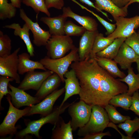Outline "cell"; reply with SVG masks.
<instances>
[{
	"label": "cell",
	"mask_w": 139,
	"mask_h": 139,
	"mask_svg": "<svg viewBox=\"0 0 139 139\" xmlns=\"http://www.w3.org/2000/svg\"><path fill=\"white\" fill-rule=\"evenodd\" d=\"M88 12H90L95 16L99 22L103 26L106 30V35L108 36L112 33L116 28L115 24H112L107 21L98 15L94 13L93 11L88 9L84 7V9Z\"/></svg>",
	"instance_id": "obj_37"
},
{
	"label": "cell",
	"mask_w": 139,
	"mask_h": 139,
	"mask_svg": "<svg viewBox=\"0 0 139 139\" xmlns=\"http://www.w3.org/2000/svg\"><path fill=\"white\" fill-rule=\"evenodd\" d=\"M136 62L137 63V69L139 74V57L137 59Z\"/></svg>",
	"instance_id": "obj_46"
},
{
	"label": "cell",
	"mask_w": 139,
	"mask_h": 139,
	"mask_svg": "<svg viewBox=\"0 0 139 139\" xmlns=\"http://www.w3.org/2000/svg\"><path fill=\"white\" fill-rule=\"evenodd\" d=\"M61 82L62 80L59 76L54 73L44 81L35 96L41 101L56 90Z\"/></svg>",
	"instance_id": "obj_18"
},
{
	"label": "cell",
	"mask_w": 139,
	"mask_h": 139,
	"mask_svg": "<svg viewBox=\"0 0 139 139\" xmlns=\"http://www.w3.org/2000/svg\"><path fill=\"white\" fill-rule=\"evenodd\" d=\"M118 127L124 130L127 136L132 137L133 133L139 129V118L136 117L133 120H126Z\"/></svg>",
	"instance_id": "obj_32"
},
{
	"label": "cell",
	"mask_w": 139,
	"mask_h": 139,
	"mask_svg": "<svg viewBox=\"0 0 139 139\" xmlns=\"http://www.w3.org/2000/svg\"><path fill=\"white\" fill-rule=\"evenodd\" d=\"M98 30L90 31L86 30L80 40L78 53L79 60H83L90 56Z\"/></svg>",
	"instance_id": "obj_17"
},
{
	"label": "cell",
	"mask_w": 139,
	"mask_h": 139,
	"mask_svg": "<svg viewBox=\"0 0 139 139\" xmlns=\"http://www.w3.org/2000/svg\"><path fill=\"white\" fill-rule=\"evenodd\" d=\"M4 28L14 30V34L19 36L24 42L26 46L28 52L31 57L34 55V48L30 37V29L28 25L25 23L21 28L19 24L13 23L10 25H6L3 27Z\"/></svg>",
	"instance_id": "obj_20"
},
{
	"label": "cell",
	"mask_w": 139,
	"mask_h": 139,
	"mask_svg": "<svg viewBox=\"0 0 139 139\" xmlns=\"http://www.w3.org/2000/svg\"><path fill=\"white\" fill-rule=\"evenodd\" d=\"M65 92L64 87L55 90L42 101L30 107V109L26 116L38 114L44 117L49 114L53 111V106L56 100Z\"/></svg>",
	"instance_id": "obj_10"
},
{
	"label": "cell",
	"mask_w": 139,
	"mask_h": 139,
	"mask_svg": "<svg viewBox=\"0 0 139 139\" xmlns=\"http://www.w3.org/2000/svg\"><path fill=\"white\" fill-rule=\"evenodd\" d=\"M94 5L97 8V11L102 13L109 20L106 13L102 11L104 10L110 14L114 20L119 17H125L128 15V7L119 8L116 6L110 0H95Z\"/></svg>",
	"instance_id": "obj_15"
},
{
	"label": "cell",
	"mask_w": 139,
	"mask_h": 139,
	"mask_svg": "<svg viewBox=\"0 0 139 139\" xmlns=\"http://www.w3.org/2000/svg\"><path fill=\"white\" fill-rule=\"evenodd\" d=\"M14 80V79L9 76H0V106L1 108V102L4 96L9 94L8 87L9 82Z\"/></svg>",
	"instance_id": "obj_35"
},
{
	"label": "cell",
	"mask_w": 139,
	"mask_h": 139,
	"mask_svg": "<svg viewBox=\"0 0 139 139\" xmlns=\"http://www.w3.org/2000/svg\"><path fill=\"white\" fill-rule=\"evenodd\" d=\"M54 73L49 70L28 72L18 88L24 91L30 89L38 91L44 81Z\"/></svg>",
	"instance_id": "obj_12"
},
{
	"label": "cell",
	"mask_w": 139,
	"mask_h": 139,
	"mask_svg": "<svg viewBox=\"0 0 139 139\" xmlns=\"http://www.w3.org/2000/svg\"><path fill=\"white\" fill-rule=\"evenodd\" d=\"M132 102V96L127 93L119 94L113 97L109 103L114 107H121L126 110H129Z\"/></svg>",
	"instance_id": "obj_28"
},
{
	"label": "cell",
	"mask_w": 139,
	"mask_h": 139,
	"mask_svg": "<svg viewBox=\"0 0 139 139\" xmlns=\"http://www.w3.org/2000/svg\"><path fill=\"white\" fill-rule=\"evenodd\" d=\"M114 39L108 37H105L103 34L98 33L95 38L90 56L94 58L97 53L106 48Z\"/></svg>",
	"instance_id": "obj_27"
},
{
	"label": "cell",
	"mask_w": 139,
	"mask_h": 139,
	"mask_svg": "<svg viewBox=\"0 0 139 139\" xmlns=\"http://www.w3.org/2000/svg\"><path fill=\"white\" fill-rule=\"evenodd\" d=\"M70 66L79 80L80 100L91 106L104 108L113 97L128 91L126 84L102 68L93 58L73 62Z\"/></svg>",
	"instance_id": "obj_1"
},
{
	"label": "cell",
	"mask_w": 139,
	"mask_h": 139,
	"mask_svg": "<svg viewBox=\"0 0 139 139\" xmlns=\"http://www.w3.org/2000/svg\"><path fill=\"white\" fill-rule=\"evenodd\" d=\"M72 102L68 107V113L71 118V124L73 131L82 127L88 122L92 112V106L83 101Z\"/></svg>",
	"instance_id": "obj_7"
},
{
	"label": "cell",
	"mask_w": 139,
	"mask_h": 139,
	"mask_svg": "<svg viewBox=\"0 0 139 139\" xmlns=\"http://www.w3.org/2000/svg\"><path fill=\"white\" fill-rule=\"evenodd\" d=\"M124 42L139 55V32H137L135 31L126 38Z\"/></svg>",
	"instance_id": "obj_36"
},
{
	"label": "cell",
	"mask_w": 139,
	"mask_h": 139,
	"mask_svg": "<svg viewBox=\"0 0 139 139\" xmlns=\"http://www.w3.org/2000/svg\"><path fill=\"white\" fill-rule=\"evenodd\" d=\"M16 8L7 0H0V19L4 20L14 17L16 14Z\"/></svg>",
	"instance_id": "obj_29"
},
{
	"label": "cell",
	"mask_w": 139,
	"mask_h": 139,
	"mask_svg": "<svg viewBox=\"0 0 139 139\" xmlns=\"http://www.w3.org/2000/svg\"><path fill=\"white\" fill-rule=\"evenodd\" d=\"M72 131L71 120L66 123L60 116L52 130L51 138L52 139H73Z\"/></svg>",
	"instance_id": "obj_23"
},
{
	"label": "cell",
	"mask_w": 139,
	"mask_h": 139,
	"mask_svg": "<svg viewBox=\"0 0 139 139\" xmlns=\"http://www.w3.org/2000/svg\"><path fill=\"white\" fill-rule=\"evenodd\" d=\"M111 127L112 128L116 131H118L119 133L120 134L121 136V139H135V138L133 137H131L128 136H125L122 133H121L118 130V129L116 125H115L114 123L112 122H109V123L107 127Z\"/></svg>",
	"instance_id": "obj_42"
},
{
	"label": "cell",
	"mask_w": 139,
	"mask_h": 139,
	"mask_svg": "<svg viewBox=\"0 0 139 139\" xmlns=\"http://www.w3.org/2000/svg\"><path fill=\"white\" fill-rule=\"evenodd\" d=\"M83 3H85L89 6L95 8L97 10V8L95 7L94 3L89 0H80Z\"/></svg>",
	"instance_id": "obj_44"
},
{
	"label": "cell",
	"mask_w": 139,
	"mask_h": 139,
	"mask_svg": "<svg viewBox=\"0 0 139 139\" xmlns=\"http://www.w3.org/2000/svg\"><path fill=\"white\" fill-rule=\"evenodd\" d=\"M138 32H139V31Z\"/></svg>",
	"instance_id": "obj_48"
},
{
	"label": "cell",
	"mask_w": 139,
	"mask_h": 139,
	"mask_svg": "<svg viewBox=\"0 0 139 139\" xmlns=\"http://www.w3.org/2000/svg\"><path fill=\"white\" fill-rule=\"evenodd\" d=\"M67 18L62 14L53 17H42L40 20L48 26L51 36H63L65 34L64 28Z\"/></svg>",
	"instance_id": "obj_19"
},
{
	"label": "cell",
	"mask_w": 139,
	"mask_h": 139,
	"mask_svg": "<svg viewBox=\"0 0 139 139\" xmlns=\"http://www.w3.org/2000/svg\"><path fill=\"white\" fill-rule=\"evenodd\" d=\"M128 70L127 75L124 78L119 79L127 84L128 89L126 93L128 95L131 96L139 89V74H135L131 67Z\"/></svg>",
	"instance_id": "obj_26"
},
{
	"label": "cell",
	"mask_w": 139,
	"mask_h": 139,
	"mask_svg": "<svg viewBox=\"0 0 139 139\" xmlns=\"http://www.w3.org/2000/svg\"><path fill=\"white\" fill-rule=\"evenodd\" d=\"M20 49L19 47L9 56L5 57H0V75L12 77L18 84L20 83V78L18 71V54Z\"/></svg>",
	"instance_id": "obj_9"
},
{
	"label": "cell",
	"mask_w": 139,
	"mask_h": 139,
	"mask_svg": "<svg viewBox=\"0 0 139 139\" xmlns=\"http://www.w3.org/2000/svg\"><path fill=\"white\" fill-rule=\"evenodd\" d=\"M135 2L139 3V0H131L126 7H128L131 4Z\"/></svg>",
	"instance_id": "obj_45"
},
{
	"label": "cell",
	"mask_w": 139,
	"mask_h": 139,
	"mask_svg": "<svg viewBox=\"0 0 139 139\" xmlns=\"http://www.w3.org/2000/svg\"><path fill=\"white\" fill-rule=\"evenodd\" d=\"M64 77L66 78L64 80L65 94L64 99L59 106L60 108L70 97L74 95L79 94L80 90L79 80L74 70L71 68L70 71H67L65 74Z\"/></svg>",
	"instance_id": "obj_16"
},
{
	"label": "cell",
	"mask_w": 139,
	"mask_h": 139,
	"mask_svg": "<svg viewBox=\"0 0 139 139\" xmlns=\"http://www.w3.org/2000/svg\"><path fill=\"white\" fill-rule=\"evenodd\" d=\"M139 57V55L124 42L114 59L122 69L125 70L131 67L132 63L136 62Z\"/></svg>",
	"instance_id": "obj_14"
},
{
	"label": "cell",
	"mask_w": 139,
	"mask_h": 139,
	"mask_svg": "<svg viewBox=\"0 0 139 139\" xmlns=\"http://www.w3.org/2000/svg\"><path fill=\"white\" fill-rule=\"evenodd\" d=\"M29 54L25 52L18 55V71L19 74L23 75L25 73L35 71L36 69L47 70L39 61L31 60Z\"/></svg>",
	"instance_id": "obj_21"
},
{
	"label": "cell",
	"mask_w": 139,
	"mask_h": 139,
	"mask_svg": "<svg viewBox=\"0 0 139 139\" xmlns=\"http://www.w3.org/2000/svg\"><path fill=\"white\" fill-rule=\"evenodd\" d=\"M104 108L107 112L109 119L114 123H121L124 122L126 120L131 119L129 116L122 115L111 105L108 104Z\"/></svg>",
	"instance_id": "obj_30"
},
{
	"label": "cell",
	"mask_w": 139,
	"mask_h": 139,
	"mask_svg": "<svg viewBox=\"0 0 139 139\" xmlns=\"http://www.w3.org/2000/svg\"><path fill=\"white\" fill-rule=\"evenodd\" d=\"M19 11L20 18L28 25L33 34V43L38 47L45 46L51 36L49 31L42 29L37 22H33L27 16L23 9H20Z\"/></svg>",
	"instance_id": "obj_11"
},
{
	"label": "cell",
	"mask_w": 139,
	"mask_h": 139,
	"mask_svg": "<svg viewBox=\"0 0 139 139\" xmlns=\"http://www.w3.org/2000/svg\"><path fill=\"white\" fill-rule=\"evenodd\" d=\"M137 131L138 133L139 134V129H138Z\"/></svg>",
	"instance_id": "obj_47"
},
{
	"label": "cell",
	"mask_w": 139,
	"mask_h": 139,
	"mask_svg": "<svg viewBox=\"0 0 139 139\" xmlns=\"http://www.w3.org/2000/svg\"><path fill=\"white\" fill-rule=\"evenodd\" d=\"M66 103L61 108L59 106L53 109L52 111L47 115L36 120L30 121L27 124L26 127L17 132L16 138H22L29 134L34 135L38 138H41L39 132L41 127L45 124L49 123L55 126L60 117V115L63 113L66 109L71 105Z\"/></svg>",
	"instance_id": "obj_3"
},
{
	"label": "cell",
	"mask_w": 139,
	"mask_h": 139,
	"mask_svg": "<svg viewBox=\"0 0 139 139\" xmlns=\"http://www.w3.org/2000/svg\"><path fill=\"white\" fill-rule=\"evenodd\" d=\"M79 49L76 47L67 55L58 59H53L46 56L39 61L46 68L58 74L62 82H64V75L74 62L79 60Z\"/></svg>",
	"instance_id": "obj_4"
},
{
	"label": "cell",
	"mask_w": 139,
	"mask_h": 139,
	"mask_svg": "<svg viewBox=\"0 0 139 139\" xmlns=\"http://www.w3.org/2000/svg\"><path fill=\"white\" fill-rule=\"evenodd\" d=\"M115 20L116 28L112 33L108 36V37L114 39L120 37L126 38L139 27V15L131 18L120 16Z\"/></svg>",
	"instance_id": "obj_8"
},
{
	"label": "cell",
	"mask_w": 139,
	"mask_h": 139,
	"mask_svg": "<svg viewBox=\"0 0 139 139\" xmlns=\"http://www.w3.org/2000/svg\"><path fill=\"white\" fill-rule=\"evenodd\" d=\"M9 94L11 97V101L13 106L19 109L23 106L31 107L39 103L41 100L37 97H32L24 91L15 87L9 83Z\"/></svg>",
	"instance_id": "obj_13"
},
{
	"label": "cell",
	"mask_w": 139,
	"mask_h": 139,
	"mask_svg": "<svg viewBox=\"0 0 139 139\" xmlns=\"http://www.w3.org/2000/svg\"><path fill=\"white\" fill-rule=\"evenodd\" d=\"M86 30L83 26L77 25L71 21H66L64 28L65 34L69 36H82Z\"/></svg>",
	"instance_id": "obj_34"
},
{
	"label": "cell",
	"mask_w": 139,
	"mask_h": 139,
	"mask_svg": "<svg viewBox=\"0 0 139 139\" xmlns=\"http://www.w3.org/2000/svg\"><path fill=\"white\" fill-rule=\"evenodd\" d=\"M12 4L15 7L20 8L21 6V3L22 2V0H10Z\"/></svg>",
	"instance_id": "obj_43"
},
{
	"label": "cell",
	"mask_w": 139,
	"mask_h": 139,
	"mask_svg": "<svg viewBox=\"0 0 139 139\" xmlns=\"http://www.w3.org/2000/svg\"><path fill=\"white\" fill-rule=\"evenodd\" d=\"M116 6L119 8L126 7L131 0H110Z\"/></svg>",
	"instance_id": "obj_41"
},
{
	"label": "cell",
	"mask_w": 139,
	"mask_h": 139,
	"mask_svg": "<svg viewBox=\"0 0 139 139\" xmlns=\"http://www.w3.org/2000/svg\"><path fill=\"white\" fill-rule=\"evenodd\" d=\"M63 15L66 18H72L84 27L90 31L97 30L98 24L95 19L87 16H81L73 12L70 7H63Z\"/></svg>",
	"instance_id": "obj_22"
},
{
	"label": "cell",
	"mask_w": 139,
	"mask_h": 139,
	"mask_svg": "<svg viewBox=\"0 0 139 139\" xmlns=\"http://www.w3.org/2000/svg\"><path fill=\"white\" fill-rule=\"evenodd\" d=\"M93 58L101 67L114 77H118L122 79L126 76L119 69L117 63L114 60L96 56Z\"/></svg>",
	"instance_id": "obj_24"
},
{
	"label": "cell",
	"mask_w": 139,
	"mask_h": 139,
	"mask_svg": "<svg viewBox=\"0 0 139 139\" xmlns=\"http://www.w3.org/2000/svg\"><path fill=\"white\" fill-rule=\"evenodd\" d=\"M129 110L139 116V92L138 90L135 92L132 96V102Z\"/></svg>",
	"instance_id": "obj_38"
},
{
	"label": "cell",
	"mask_w": 139,
	"mask_h": 139,
	"mask_svg": "<svg viewBox=\"0 0 139 139\" xmlns=\"http://www.w3.org/2000/svg\"><path fill=\"white\" fill-rule=\"evenodd\" d=\"M105 136H111V134L109 132L105 133L100 132L99 133L88 134L81 138V139H101Z\"/></svg>",
	"instance_id": "obj_40"
},
{
	"label": "cell",
	"mask_w": 139,
	"mask_h": 139,
	"mask_svg": "<svg viewBox=\"0 0 139 139\" xmlns=\"http://www.w3.org/2000/svg\"><path fill=\"white\" fill-rule=\"evenodd\" d=\"M23 4L31 7L37 13L41 12L50 17V14L46 6L44 0H22Z\"/></svg>",
	"instance_id": "obj_33"
},
{
	"label": "cell",
	"mask_w": 139,
	"mask_h": 139,
	"mask_svg": "<svg viewBox=\"0 0 139 139\" xmlns=\"http://www.w3.org/2000/svg\"><path fill=\"white\" fill-rule=\"evenodd\" d=\"M11 40L6 34L0 31V57H6L11 53Z\"/></svg>",
	"instance_id": "obj_31"
},
{
	"label": "cell",
	"mask_w": 139,
	"mask_h": 139,
	"mask_svg": "<svg viewBox=\"0 0 139 139\" xmlns=\"http://www.w3.org/2000/svg\"><path fill=\"white\" fill-rule=\"evenodd\" d=\"M45 1L48 9L53 7L60 10L62 9L64 5L63 0H45Z\"/></svg>",
	"instance_id": "obj_39"
},
{
	"label": "cell",
	"mask_w": 139,
	"mask_h": 139,
	"mask_svg": "<svg viewBox=\"0 0 139 139\" xmlns=\"http://www.w3.org/2000/svg\"><path fill=\"white\" fill-rule=\"evenodd\" d=\"M47 56L53 59L62 57L75 46L70 36H51L45 46Z\"/></svg>",
	"instance_id": "obj_6"
},
{
	"label": "cell",
	"mask_w": 139,
	"mask_h": 139,
	"mask_svg": "<svg viewBox=\"0 0 139 139\" xmlns=\"http://www.w3.org/2000/svg\"><path fill=\"white\" fill-rule=\"evenodd\" d=\"M9 104L8 110L3 122L0 125V136L4 137L7 135L9 138H12L17 133L18 127L15 124L19 119L25 116L29 111L31 107L28 106L22 110L15 107L11 101V97L9 94L6 97Z\"/></svg>",
	"instance_id": "obj_5"
},
{
	"label": "cell",
	"mask_w": 139,
	"mask_h": 139,
	"mask_svg": "<svg viewBox=\"0 0 139 139\" xmlns=\"http://www.w3.org/2000/svg\"><path fill=\"white\" fill-rule=\"evenodd\" d=\"M126 39L124 37L115 39L113 42L106 48L97 53L95 56L114 59L117 55L121 45Z\"/></svg>",
	"instance_id": "obj_25"
},
{
	"label": "cell",
	"mask_w": 139,
	"mask_h": 139,
	"mask_svg": "<svg viewBox=\"0 0 139 139\" xmlns=\"http://www.w3.org/2000/svg\"><path fill=\"white\" fill-rule=\"evenodd\" d=\"M107 112L104 108L98 105L92 106L89 119L82 127L79 128L77 133L80 137L102 132L109 123Z\"/></svg>",
	"instance_id": "obj_2"
}]
</instances>
